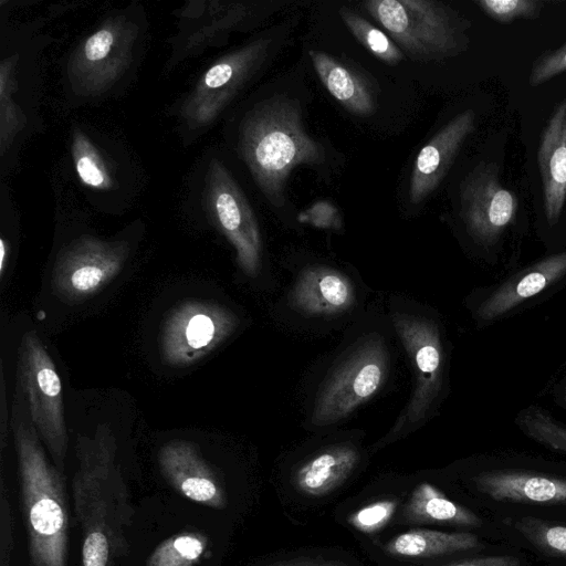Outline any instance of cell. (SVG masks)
<instances>
[{"label":"cell","mask_w":566,"mask_h":566,"mask_svg":"<svg viewBox=\"0 0 566 566\" xmlns=\"http://www.w3.org/2000/svg\"><path fill=\"white\" fill-rule=\"evenodd\" d=\"M76 451L73 497L83 531L82 566H111L126 548L124 531L133 514L115 463L114 437L102 426L93 438H78Z\"/></svg>","instance_id":"6da1fadb"},{"label":"cell","mask_w":566,"mask_h":566,"mask_svg":"<svg viewBox=\"0 0 566 566\" xmlns=\"http://www.w3.org/2000/svg\"><path fill=\"white\" fill-rule=\"evenodd\" d=\"M148 38L144 8L132 3L109 12L67 53L63 88L75 105L122 93L134 80Z\"/></svg>","instance_id":"7a4b0ae2"},{"label":"cell","mask_w":566,"mask_h":566,"mask_svg":"<svg viewBox=\"0 0 566 566\" xmlns=\"http://www.w3.org/2000/svg\"><path fill=\"white\" fill-rule=\"evenodd\" d=\"M235 148L265 198L284 203V188L298 165L324 159L322 146L305 130L295 102L275 97L247 109L235 128Z\"/></svg>","instance_id":"3957f363"},{"label":"cell","mask_w":566,"mask_h":566,"mask_svg":"<svg viewBox=\"0 0 566 566\" xmlns=\"http://www.w3.org/2000/svg\"><path fill=\"white\" fill-rule=\"evenodd\" d=\"M11 428L33 566H66L67 511L62 478L50 464L21 394L15 391Z\"/></svg>","instance_id":"277c9868"},{"label":"cell","mask_w":566,"mask_h":566,"mask_svg":"<svg viewBox=\"0 0 566 566\" xmlns=\"http://www.w3.org/2000/svg\"><path fill=\"white\" fill-rule=\"evenodd\" d=\"M35 25L2 27L0 60V159L4 175L20 146L36 130L39 55L49 41Z\"/></svg>","instance_id":"5b68a950"},{"label":"cell","mask_w":566,"mask_h":566,"mask_svg":"<svg viewBox=\"0 0 566 566\" xmlns=\"http://www.w3.org/2000/svg\"><path fill=\"white\" fill-rule=\"evenodd\" d=\"M189 202L231 243L244 273L255 276L262 251L259 224L245 193L217 151H207L195 169Z\"/></svg>","instance_id":"8992f818"},{"label":"cell","mask_w":566,"mask_h":566,"mask_svg":"<svg viewBox=\"0 0 566 566\" xmlns=\"http://www.w3.org/2000/svg\"><path fill=\"white\" fill-rule=\"evenodd\" d=\"M271 39L258 38L216 60L172 106L177 133L188 146L205 135L264 62Z\"/></svg>","instance_id":"52a82bcc"},{"label":"cell","mask_w":566,"mask_h":566,"mask_svg":"<svg viewBox=\"0 0 566 566\" xmlns=\"http://www.w3.org/2000/svg\"><path fill=\"white\" fill-rule=\"evenodd\" d=\"M363 4L391 40L415 60H439L464 48L460 19L440 2L371 0Z\"/></svg>","instance_id":"ba28073f"},{"label":"cell","mask_w":566,"mask_h":566,"mask_svg":"<svg viewBox=\"0 0 566 566\" xmlns=\"http://www.w3.org/2000/svg\"><path fill=\"white\" fill-rule=\"evenodd\" d=\"M17 378V389L31 421L60 470L67 448L62 382L51 356L34 332H27L21 338Z\"/></svg>","instance_id":"9c48e42d"},{"label":"cell","mask_w":566,"mask_h":566,"mask_svg":"<svg viewBox=\"0 0 566 566\" xmlns=\"http://www.w3.org/2000/svg\"><path fill=\"white\" fill-rule=\"evenodd\" d=\"M389 364L381 337L369 335L357 343L328 375L315 400L312 423L338 421L367 401L384 384Z\"/></svg>","instance_id":"30bf717a"},{"label":"cell","mask_w":566,"mask_h":566,"mask_svg":"<svg viewBox=\"0 0 566 566\" xmlns=\"http://www.w3.org/2000/svg\"><path fill=\"white\" fill-rule=\"evenodd\" d=\"M70 156L78 185L96 208H120L133 198L134 167L115 142L74 124L70 133Z\"/></svg>","instance_id":"8fae6325"},{"label":"cell","mask_w":566,"mask_h":566,"mask_svg":"<svg viewBox=\"0 0 566 566\" xmlns=\"http://www.w3.org/2000/svg\"><path fill=\"white\" fill-rule=\"evenodd\" d=\"M124 239L81 234L60 251L53 268L55 294L67 303L86 300L107 285L123 269L130 253Z\"/></svg>","instance_id":"7c38bea8"},{"label":"cell","mask_w":566,"mask_h":566,"mask_svg":"<svg viewBox=\"0 0 566 566\" xmlns=\"http://www.w3.org/2000/svg\"><path fill=\"white\" fill-rule=\"evenodd\" d=\"M392 321L412 359L416 381L408 406L382 440L384 443L398 438L426 418L440 394L443 371V348L436 324L403 313L392 314Z\"/></svg>","instance_id":"4fadbf2b"},{"label":"cell","mask_w":566,"mask_h":566,"mask_svg":"<svg viewBox=\"0 0 566 566\" xmlns=\"http://www.w3.org/2000/svg\"><path fill=\"white\" fill-rule=\"evenodd\" d=\"M237 325V316L224 306L209 301H186L172 308L164 322L163 358L171 366H189L219 346Z\"/></svg>","instance_id":"5bb4252c"},{"label":"cell","mask_w":566,"mask_h":566,"mask_svg":"<svg viewBox=\"0 0 566 566\" xmlns=\"http://www.w3.org/2000/svg\"><path fill=\"white\" fill-rule=\"evenodd\" d=\"M250 2L190 1L177 12V33L169 40L168 70L186 59L197 56L209 46L223 45L228 36L255 18Z\"/></svg>","instance_id":"9a60e30c"},{"label":"cell","mask_w":566,"mask_h":566,"mask_svg":"<svg viewBox=\"0 0 566 566\" xmlns=\"http://www.w3.org/2000/svg\"><path fill=\"white\" fill-rule=\"evenodd\" d=\"M462 220L470 234L481 243H493L513 221L516 198L499 180L496 166L481 164L462 182Z\"/></svg>","instance_id":"2e32d148"},{"label":"cell","mask_w":566,"mask_h":566,"mask_svg":"<svg viewBox=\"0 0 566 566\" xmlns=\"http://www.w3.org/2000/svg\"><path fill=\"white\" fill-rule=\"evenodd\" d=\"M474 120L472 109L458 114L421 148L410 176V203H421L438 188L464 140L473 132Z\"/></svg>","instance_id":"e0dca14e"},{"label":"cell","mask_w":566,"mask_h":566,"mask_svg":"<svg viewBox=\"0 0 566 566\" xmlns=\"http://www.w3.org/2000/svg\"><path fill=\"white\" fill-rule=\"evenodd\" d=\"M158 463L166 480L184 496L211 507H224L221 482L197 446L184 440L170 441L160 449Z\"/></svg>","instance_id":"ac0fdd59"},{"label":"cell","mask_w":566,"mask_h":566,"mask_svg":"<svg viewBox=\"0 0 566 566\" xmlns=\"http://www.w3.org/2000/svg\"><path fill=\"white\" fill-rule=\"evenodd\" d=\"M475 486L501 502L566 504V479L527 471L494 470L473 478Z\"/></svg>","instance_id":"d6986e66"},{"label":"cell","mask_w":566,"mask_h":566,"mask_svg":"<svg viewBox=\"0 0 566 566\" xmlns=\"http://www.w3.org/2000/svg\"><path fill=\"white\" fill-rule=\"evenodd\" d=\"M537 160L546 219L554 224L566 201V97L556 105L543 130Z\"/></svg>","instance_id":"ffe728a7"},{"label":"cell","mask_w":566,"mask_h":566,"mask_svg":"<svg viewBox=\"0 0 566 566\" xmlns=\"http://www.w3.org/2000/svg\"><path fill=\"white\" fill-rule=\"evenodd\" d=\"M566 274V250L549 255L500 284L481 303L478 315L484 321L497 318L538 294Z\"/></svg>","instance_id":"44dd1931"},{"label":"cell","mask_w":566,"mask_h":566,"mask_svg":"<svg viewBox=\"0 0 566 566\" xmlns=\"http://www.w3.org/2000/svg\"><path fill=\"white\" fill-rule=\"evenodd\" d=\"M350 281L327 266H311L298 276L291 301L296 308L312 315H331L347 310L354 303Z\"/></svg>","instance_id":"7402d4cb"},{"label":"cell","mask_w":566,"mask_h":566,"mask_svg":"<svg viewBox=\"0 0 566 566\" xmlns=\"http://www.w3.org/2000/svg\"><path fill=\"white\" fill-rule=\"evenodd\" d=\"M359 461L349 443L332 446L304 462L295 472L296 488L308 495H326L340 485Z\"/></svg>","instance_id":"603a6c76"},{"label":"cell","mask_w":566,"mask_h":566,"mask_svg":"<svg viewBox=\"0 0 566 566\" xmlns=\"http://www.w3.org/2000/svg\"><path fill=\"white\" fill-rule=\"evenodd\" d=\"M308 55L321 82L345 108L358 116L375 111L374 95L363 77L325 52L311 50Z\"/></svg>","instance_id":"cb8c5ba5"},{"label":"cell","mask_w":566,"mask_h":566,"mask_svg":"<svg viewBox=\"0 0 566 566\" xmlns=\"http://www.w3.org/2000/svg\"><path fill=\"white\" fill-rule=\"evenodd\" d=\"M401 520L412 524H452L478 527L481 518L467 507L451 501L434 485L418 484L406 502Z\"/></svg>","instance_id":"d4e9b609"},{"label":"cell","mask_w":566,"mask_h":566,"mask_svg":"<svg viewBox=\"0 0 566 566\" xmlns=\"http://www.w3.org/2000/svg\"><path fill=\"white\" fill-rule=\"evenodd\" d=\"M480 546L479 538L472 533L413 528L392 537L384 549L394 556L428 558L472 551Z\"/></svg>","instance_id":"484cf974"},{"label":"cell","mask_w":566,"mask_h":566,"mask_svg":"<svg viewBox=\"0 0 566 566\" xmlns=\"http://www.w3.org/2000/svg\"><path fill=\"white\" fill-rule=\"evenodd\" d=\"M339 13L353 35L378 59L390 65L403 60V52L380 29L347 8H342Z\"/></svg>","instance_id":"4316f807"},{"label":"cell","mask_w":566,"mask_h":566,"mask_svg":"<svg viewBox=\"0 0 566 566\" xmlns=\"http://www.w3.org/2000/svg\"><path fill=\"white\" fill-rule=\"evenodd\" d=\"M521 430L546 448L566 454V426L556 421L542 408L530 406L516 420Z\"/></svg>","instance_id":"83f0119b"},{"label":"cell","mask_w":566,"mask_h":566,"mask_svg":"<svg viewBox=\"0 0 566 566\" xmlns=\"http://www.w3.org/2000/svg\"><path fill=\"white\" fill-rule=\"evenodd\" d=\"M205 549V542L193 533L166 539L150 555L148 566H193Z\"/></svg>","instance_id":"f1b7e54d"},{"label":"cell","mask_w":566,"mask_h":566,"mask_svg":"<svg viewBox=\"0 0 566 566\" xmlns=\"http://www.w3.org/2000/svg\"><path fill=\"white\" fill-rule=\"evenodd\" d=\"M516 526L538 548L566 558V526L534 517H524Z\"/></svg>","instance_id":"f546056e"},{"label":"cell","mask_w":566,"mask_h":566,"mask_svg":"<svg viewBox=\"0 0 566 566\" xmlns=\"http://www.w3.org/2000/svg\"><path fill=\"white\" fill-rule=\"evenodd\" d=\"M476 4L500 23H510L516 19H534L544 6L537 0H480Z\"/></svg>","instance_id":"4dcf8cb0"},{"label":"cell","mask_w":566,"mask_h":566,"mask_svg":"<svg viewBox=\"0 0 566 566\" xmlns=\"http://www.w3.org/2000/svg\"><path fill=\"white\" fill-rule=\"evenodd\" d=\"M397 505L398 502L394 499L371 502L353 512L347 518L348 524L365 534L376 533L390 521Z\"/></svg>","instance_id":"1f68e13d"},{"label":"cell","mask_w":566,"mask_h":566,"mask_svg":"<svg viewBox=\"0 0 566 566\" xmlns=\"http://www.w3.org/2000/svg\"><path fill=\"white\" fill-rule=\"evenodd\" d=\"M563 72H566V43L559 49L542 54L534 61L528 83L535 87Z\"/></svg>","instance_id":"d6a6232c"},{"label":"cell","mask_w":566,"mask_h":566,"mask_svg":"<svg viewBox=\"0 0 566 566\" xmlns=\"http://www.w3.org/2000/svg\"><path fill=\"white\" fill-rule=\"evenodd\" d=\"M1 566H10V551L12 544L11 514L4 492H2L1 504Z\"/></svg>","instance_id":"836d02e7"},{"label":"cell","mask_w":566,"mask_h":566,"mask_svg":"<svg viewBox=\"0 0 566 566\" xmlns=\"http://www.w3.org/2000/svg\"><path fill=\"white\" fill-rule=\"evenodd\" d=\"M520 560L511 555L485 556L443 566H518Z\"/></svg>","instance_id":"e575fe53"},{"label":"cell","mask_w":566,"mask_h":566,"mask_svg":"<svg viewBox=\"0 0 566 566\" xmlns=\"http://www.w3.org/2000/svg\"><path fill=\"white\" fill-rule=\"evenodd\" d=\"M271 566H348L339 560H327V559H291L276 563Z\"/></svg>","instance_id":"d590c367"},{"label":"cell","mask_w":566,"mask_h":566,"mask_svg":"<svg viewBox=\"0 0 566 566\" xmlns=\"http://www.w3.org/2000/svg\"><path fill=\"white\" fill-rule=\"evenodd\" d=\"M0 429H1V449L4 448L7 436H8V413H7V403H6V390H4V380H3V373H1V412H0Z\"/></svg>","instance_id":"8d00e7d4"},{"label":"cell","mask_w":566,"mask_h":566,"mask_svg":"<svg viewBox=\"0 0 566 566\" xmlns=\"http://www.w3.org/2000/svg\"><path fill=\"white\" fill-rule=\"evenodd\" d=\"M11 254V241L10 239L2 232L1 239H0V274L2 275L7 262Z\"/></svg>","instance_id":"74e56055"}]
</instances>
